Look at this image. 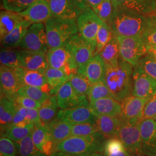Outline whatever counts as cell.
I'll list each match as a JSON object with an SVG mask.
<instances>
[{
	"instance_id": "4fadbf2b",
	"label": "cell",
	"mask_w": 156,
	"mask_h": 156,
	"mask_svg": "<svg viewBox=\"0 0 156 156\" xmlns=\"http://www.w3.org/2000/svg\"><path fill=\"white\" fill-rule=\"evenodd\" d=\"M156 93V79L134 68L132 95L143 98H150Z\"/></svg>"
},
{
	"instance_id": "9a60e30c",
	"label": "cell",
	"mask_w": 156,
	"mask_h": 156,
	"mask_svg": "<svg viewBox=\"0 0 156 156\" xmlns=\"http://www.w3.org/2000/svg\"><path fill=\"white\" fill-rule=\"evenodd\" d=\"M113 9H123L146 16L156 15V0H111Z\"/></svg>"
},
{
	"instance_id": "277c9868",
	"label": "cell",
	"mask_w": 156,
	"mask_h": 156,
	"mask_svg": "<svg viewBox=\"0 0 156 156\" xmlns=\"http://www.w3.org/2000/svg\"><path fill=\"white\" fill-rule=\"evenodd\" d=\"M49 49L66 46L68 42L78 33L76 22L51 17L45 23Z\"/></svg>"
},
{
	"instance_id": "3957f363",
	"label": "cell",
	"mask_w": 156,
	"mask_h": 156,
	"mask_svg": "<svg viewBox=\"0 0 156 156\" xmlns=\"http://www.w3.org/2000/svg\"><path fill=\"white\" fill-rule=\"evenodd\" d=\"M106 140L99 132L87 136H70L57 145L55 151L76 156H91L95 153H104Z\"/></svg>"
},
{
	"instance_id": "ac0fdd59",
	"label": "cell",
	"mask_w": 156,
	"mask_h": 156,
	"mask_svg": "<svg viewBox=\"0 0 156 156\" xmlns=\"http://www.w3.org/2000/svg\"><path fill=\"white\" fill-rule=\"evenodd\" d=\"M49 2L52 17L76 21L81 13L73 0H49Z\"/></svg>"
},
{
	"instance_id": "d6a6232c",
	"label": "cell",
	"mask_w": 156,
	"mask_h": 156,
	"mask_svg": "<svg viewBox=\"0 0 156 156\" xmlns=\"http://www.w3.org/2000/svg\"><path fill=\"white\" fill-rule=\"evenodd\" d=\"M0 62L1 65L11 68L21 67L20 49H17V48H1Z\"/></svg>"
},
{
	"instance_id": "681fc988",
	"label": "cell",
	"mask_w": 156,
	"mask_h": 156,
	"mask_svg": "<svg viewBox=\"0 0 156 156\" xmlns=\"http://www.w3.org/2000/svg\"><path fill=\"white\" fill-rule=\"evenodd\" d=\"M147 55L151 56L156 61V45H147Z\"/></svg>"
},
{
	"instance_id": "8d00e7d4",
	"label": "cell",
	"mask_w": 156,
	"mask_h": 156,
	"mask_svg": "<svg viewBox=\"0 0 156 156\" xmlns=\"http://www.w3.org/2000/svg\"><path fill=\"white\" fill-rule=\"evenodd\" d=\"M104 153L105 156H129L123 142L117 138H111L107 140Z\"/></svg>"
},
{
	"instance_id": "52a82bcc",
	"label": "cell",
	"mask_w": 156,
	"mask_h": 156,
	"mask_svg": "<svg viewBox=\"0 0 156 156\" xmlns=\"http://www.w3.org/2000/svg\"><path fill=\"white\" fill-rule=\"evenodd\" d=\"M66 47L78 65V73L84 75L87 63L94 56V46L78 33L68 42Z\"/></svg>"
},
{
	"instance_id": "5bb4252c",
	"label": "cell",
	"mask_w": 156,
	"mask_h": 156,
	"mask_svg": "<svg viewBox=\"0 0 156 156\" xmlns=\"http://www.w3.org/2000/svg\"><path fill=\"white\" fill-rule=\"evenodd\" d=\"M56 117L73 126L82 123H95L96 116L89 106H84L69 109H61L58 112Z\"/></svg>"
},
{
	"instance_id": "d590c367",
	"label": "cell",
	"mask_w": 156,
	"mask_h": 156,
	"mask_svg": "<svg viewBox=\"0 0 156 156\" xmlns=\"http://www.w3.org/2000/svg\"><path fill=\"white\" fill-rule=\"evenodd\" d=\"M69 82L78 94L87 97L92 83L85 75L79 73H75L71 78Z\"/></svg>"
},
{
	"instance_id": "5b68a950",
	"label": "cell",
	"mask_w": 156,
	"mask_h": 156,
	"mask_svg": "<svg viewBox=\"0 0 156 156\" xmlns=\"http://www.w3.org/2000/svg\"><path fill=\"white\" fill-rule=\"evenodd\" d=\"M139 120H122L116 138L120 140L129 154L144 156L142 149Z\"/></svg>"
},
{
	"instance_id": "f6af8a7d",
	"label": "cell",
	"mask_w": 156,
	"mask_h": 156,
	"mask_svg": "<svg viewBox=\"0 0 156 156\" xmlns=\"http://www.w3.org/2000/svg\"><path fill=\"white\" fill-rule=\"evenodd\" d=\"M92 9L103 22L106 23L109 22L113 9L111 0H104Z\"/></svg>"
},
{
	"instance_id": "9c48e42d",
	"label": "cell",
	"mask_w": 156,
	"mask_h": 156,
	"mask_svg": "<svg viewBox=\"0 0 156 156\" xmlns=\"http://www.w3.org/2000/svg\"><path fill=\"white\" fill-rule=\"evenodd\" d=\"M76 22L78 33L95 47L97 34L104 22L89 6L81 11Z\"/></svg>"
},
{
	"instance_id": "7c38bea8",
	"label": "cell",
	"mask_w": 156,
	"mask_h": 156,
	"mask_svg": "<svg viewBox=\"0 0 156 156\" xmlns=\"http://www.w3.org/2000/svg\"><path fill=\"white\" fill-rule=\"evenodd\" d=\"M142 149L144 156H156V122L153 119H142L139 122Z\"/></svg>"
},
{
	"instance_id": "ab89813d",
	"label": "cell",
	"mask_w": 156,
	"mask_h": 156,
	"mask_svg": "<svg viewBox=\"0 0 156 156\" xmlns=\"http://www.w3.org/2000/svg\"><path fill=\"white\" fill-rule=\"evenodd\" d=\"M18 94L28 97L29 98L37 101L42 104L48 100L51 95L39 88L29 86H24L21 87L17 91Z\"/></svg>"
},
{
	"instance_id": "bcb514c9",
	"label": "cell",
	"mask_w": 156,
	"mask_h": 156,
	"mask_svg": "<svg viewBox=\"0 0 156 156\" xmlns=\"http://www.w3.org/2000/svg\"><path fill=\"white\" fill-rule=\"evenodd\" d=\"M15 143L9 138L1 136L0 139V156H16L17 151Z\"/></svg>"
},
{
	"instance_id": "836d02e7",
	"label": "cell",
	"mask_w": 156,
	"mask_h": 156,
	"mask_svg": "<svg viewBox=\"0 0 156 156\" xmlns=\"http://www.w3.org/2000/svg\"><path fill=\"white\" fill-rule=\"evenodd\" d=\"M15 144L17 147V156H47L34 145L31 134Z\"/></svg>"
},
{
	"instance_id": "b9f144b4",
	"label": "cell",
	"mask_w": 156,
	"mask_h": 156,
	"mask_svg": "<svg viewBox=\"0 0 156 156\" xmlns=\"http://www.w3.org/2000/svg\"><path fill=\"white\" fill-rule=\"evenodd\" d=\"M134 68L156 79V61L151 56H144Z\"/></svg>"
},
{
	"instance_id": "f35d334b",
	"label": "cell",
	"mask_w": 156,
	"mask_h": 156,
	"mask_svg": "<svg viewBox=\"0 0 156 156\" xmlns=\"http://www.w3.org/2000/svg\"><path fill=\"white\" fill-rule=\"evenodd\" d=\"M34 128L22 127L16 125L11 124L4 130L5 133L2 134V136H6L15 143H17L31 134Z\"/></svg>"
},
{
	"instance_id": "8992f818",
	"label": "cell",
	"mask_w": 156,
	"mask_h": 156,
	"mask_svg": "<svg viewBox=\"0 0 156 156\" xmlns=\"http://www.w3.org/2000/svg\"><path fill=\"white\" fill-rule=\"evenodd\" d=\"M120 44V57L124 61L135 67L147 53V45L140 35L117 37Z\"/></svg>"
},
{
	"instance_id": "f546056e",
	"label": "cell",
	"mask_w": 156,
	"mask_h": 156,
	"mask_svg": "<svg viewBox=\"0 0 156 156\" xmlns=\"http://www.w3.org/2000/svg\"><path fill=\"white\" fill-rule=\"evenodd\" d=\"M58 105L56 95H51L44 102L38 109L39 119L41 125L45 126L56 118L58 113Z\"/></svg>"
},
{
	"instance_id": "c3c4849f",
	"label": "cell",
	"mask_w": 156,
	"mask_h": 156,
	"mask_svg": "<svg viewBox=\"0 0 156 156\" xmlns=\"http://www.w3.org/2000/svg\"><path fill=\"white\" fill-rule=\"evenodd\" d=\"M156 117V93L148 100L145 105L142 119H154Z\"/></svg>"
},
{
	"instance_id": "484cf974",
	"label": "cell",
	"mask_w": 156,
	"mask_h": 156,
	"mask_svg": "<svg viewBox=\"0 0 156 156\" xmlns=\"http://www.w3.org/2000/svg\"><path fill=\"white\" fill-rule=\"evenodd\" d=\"M106 71V64L102 58L97 55L93 56L87 63L84 75L91 83L104 80Z\"/></svg>"
},
{
	"instance_id": "cb8c5ba5",
	"label": "cell",
	"mask_w": 156,
	"mask_h": 156,
	"mask_svg": "<svg viewBox=\"0 0 156 156\" xmlns=\"http://www.w3.org/2000/svg\"><path fill=\"white\" fill-rule=\"evenodd\" d=\"M122 119L119 116H96L95 124L98 131L106 139L116 138Z\"/></svg>"
},
{
	"instance_id": "7a4b0ae2",
	"label": "cell",
	"mask_w": 156,
	"mask_h": 156,
	"mask_svg": "<svg viewBox=\"0 0 156 156\" xmlns=\"http://www.w3.org/2000/svg\"><path fill=\"white\" fill-rule=\"evenodd\" d=\"M147 17L128 10L113 9L107 23L116 37L141 36Z\"/></svg>"
},
{
	"instance_id": "ffe728a7",
	"label": "cell",
	"mask_w": 156,
	"mask_h": 156,
	"mask_svg": "<svg viewBox=\"0 0 156 156\" xmlns=\"http://www.w3.org/2000/svg\"><path fill=\"white\" fill-rule=\"evenodd\" d=\"M89 106L95 116L106 115L120 117L122 112V103L112 97L90 101Z\"/></svg>"
},
{
	"instance_id": "74e56055",
	"label": "cell",
	"mask_w": 156,
	"mask_h": 156,
	"mask_svg": "<svg viewBox=\"0 0 156 156\" xmlns=\"http://www.w3.org/2000/svg\"><path fill=\"white\" fill-rule=\"evenodd\" d=\"M142 38L147 45H156V15L147 17Z\"/></svg>"
},
{
	"instance_id": "7bdbcfd3",
	"label": "cell",
	"mask_w": 156,
	"mask_h": 156,
	"mask_svg": "<svg viewBox=\"0 0 156 156\" xmlns=\"http://www.w3.org/2000/svg\"><path fill=\"white\" fill-rule=\"evenodd\" d=\"M5 10L20 13L27 9L37 0H1Z\"/></svg>"
},
{
	"instance_id": "30bf717a",
	"label": "cell",
	"mask_w": 156,
	"mask_h": 156,
	"mask_svg": "<svg viewBox=\"0 0 156 156\" xmlns=\"http://www.w3.org/2000/svg\"><path fill=\"white\" fill-rule=\"evenodd\" d=\"M21 49L46 53L49 49L45 23H33L18 47Z\"/></svg>"
},
{
	"instance_id": "83f0119b",
	"label": "cell",
	"mask_w": 156,
	"mask_h": 156,
	"mask_svg": "<svg viewBox=\"0 0 156 156\" xmlns=\"http://www.w3.org/2000/svg\"><path fill=\"white\" fill-rule=\"evenodd\" d=\"M45 126L56 146L71 135L72 125L61 121L57 117Z\"/></svg>"
},
{
	"instance_id": "6da1fadb",
	"label": "cell",
	"mask_w": 156,
	"mask_h": 156,
	"mask_svg": "<svg viewBox=\"0 0 156 156\" xmlns=\"http://www.w3.org/2000/svg\"><path fill=\"white\" fill-rule=\"evenodd\" d=\"M133 73L134 67L124 61L121 57L117 64H106L104 81L109 90L112 98L122 103L132 95Z\"/></svg>"
},
{
	"instance_id": "603a6c76",
	"label": "cell",
	"mask_w": 156,
	"mask_h": 156,
	"mask_svg": "<svg viewBox=\"0 0 156 156\" xmlns=\"http://www.w3.org/2000/svg\"><path fill=\"white\" fill-rule=\"evenodd\" d=\"M31 138L35 146L46 156H50L55 151L56 145L46 126H35Z\"/></svg>"
},
{
	"instance_id": "7402d4cb",
	"label": "cell",
	"mask_w": 156,
	"mask_h": 156,
	"mask_svg": "<svg viewBox=\"0 0 156 156\" xmlns=\"http://www.w3.org/2000/svg\"><path fill=\"white\" fill-rule=\"evenodd\" d=\"M20 13L33 23H45L52 17L49 0H37L27 9Z\"/></svg>"
},
{
	"instance_id": "ee69618b",
	"label": "cell",
	"mask_w": 156,
	"mask_h": 156,
	"mask_svg": "<svg viewBox=\"0 0 156 156\" xmlns=\"http://www.w3.org/2000/svg\"><path fill=\"white\" fill-rule=\"evenodd\" d=\"M97 132L98 131L95 123H82L72 126L71 136H87Z\"/></svg>"
},
{
	"instance_id": "db71d44e",
	"label": "cell",
	"mask_w": 156,
	"mask_h": 156,
	"mask_svg": "<svg viewBox=\"0 0 156 156\" xmlns=\"http://www.w3.org/2000/svg\"><path fill=\"white\" fill-rule=\"evenodd\" d=\"M91 156H105L104 153H95Z\"/></svg>"
},
{
	"instance_id": "2e32d148",
	"label": "cell",
	"mask_w": 156,
	"mask_h": 156,
	"mask_svg": "<svg viewBox=\"0 0 156 156\" xmlns=\"http://www.w3.org/2000/svg\"><path fill=\"white\" fill-rule=\"evenodd\" d=\"M1 94L13 98L18 90L22 87L15 68L1 64L0 66Z\"/></svg>"
},
{
	"instance_id": "7dc6e473",
	"label": "cell",
	"mask_w": 156,
	"mask_h": 156,
	"mask_svg": "<svg viewBox=\"0 0 156 156\" xmlns=\"http://www.w3.org/2000/svg\"><path fill=\"white\" fill-rule=\"evenodd\" d=\"M13 100L18 105L28 109H39L42 105L41 103L28 97L23 96L18 94H16L13 97Z\"/></svg>"
},
{
	"instance_id": "44dd1931",
	"label": "cell",
	"mask_w": 156,
	"mask_h": 156,
	"mask_svg": "<svg viewBox=\"0 0 156 156\" xmlns=\"http://www.w3.org/2000/svg\"><path fill=\"white\" fill-rule=\"evenodd\" d=\"M21 67L28 70L45 72L49 68L46 53L20 49Z\"/></svg>"
},
{
	"instance_id": "e0dca14e",
	"label": "cell",
	"mask_w": 156,
	"mask_h": 156,
	"mask_svg": "<svg viewBox=\"0 0 156 156\" xmlns=\"http://www.w3.org/2000/svg\"><path fill=\"white\" fill-rule=\"evenodd\" d=\"M149 99L140 98L133 95L126 98L122 102L120 119L123 120H142L145 105Z\"/></svg>"
},
{
	"instance_id": "4316f807",
	"label": "cell",
	"mask_w": 156,
	"mask_h": 156,
	"mask_svg": "<svg viewBox=\"0 0 156 156\" xmlns=\"http://www.w3.org/2000/svg\"><path fill=\"white\" fill-rule=\"evenodd\" d=\"M24 19L25 18L20 13L8 10L1 11L0 39H3Z\"/></svg>"
},
{
	"instance_id": "f907efd6",
	"label": "cell",
	"mask_w": 156,
	"mask_h": 156,
	"mask_svg": "<svg viewBox=\"0 0 156 156\" xmlns=\"http://www.w3.org/2000/svg\"><path fill=\"white\" fill-rule=\"evenodd\" d=\"M75 4L78 6V8L82 11L86 7H87V4L86 0H73Z\"/></svg>"
},
{
	"instance_id": "1f68e13d",
	"label": "cell",
	"mask_w": 156,
	"mask_h": 156,
	"mask_svg": "<svg viewBox=\"0 0 156 156\" xmlns=\"http://www.w3.org/2000/svg\"><path fill=\"white\" fill-rule=\"evenodd\" d=\"M98 55L106 64L112 66L117 64L120 57V44L117 37L114 35Z\"/></svg>"
},
{
	"instance_id": "d4e9b609",
	"label": "cell",
	"mask_w": 156,
	"mask_h": 156,
	"mask_svg": "<svg viewBox=\"0 0 156 156\" xmlns=\"http://www.w3.org/2000/svg\"><path fill=\"white\" fill-rule=\"evenodd\" d=\"M16 112V104L13 98L1 94L0 124L3 131L11 124Z\"/></svg>"
},
{
	"instance_id": "f5cc1de1",
	"label": "cell",
	"mask_w": 156,
	"mask_h": 156,
	"mask_svg": "<svg viewBox=\"0 0 156 156\" xmlns=\"http://www.w3.org/2000/svg\"><path fill=\"white\" fill-rule=\"evenodd\" d=\"M50 156H79L76 155H73L71 154L67 153L65 152H62L60 151H54Z\"/></svg>"
},
{
	"instance_id": "8fae6325",
	"label": "cell",
	"mask_w": 156,
	"mask_h": 156,
	"mask_svg": "<svg viewBox=\"0 0 156 156\" xmlns=\"http://www.w3.org/2000/svg\"><path fill=\"white\" fill-rule=\"evenodd\" d=\"M56 96L58 105L61 109H69L89 105L87 97L78 94L73 89L69 81L62 86Z\"/></svg>"
},
{
	"instance_id": "e575fe53",
	"label": "cell",
	"mask_w": 156,
	"mask_h": 156,
	"mask_svg": "<svg viewBox=\"0 0 156 156\" xmlns=\"http://www.w3.org/2000/svg\"><path fill=\"white\" fill-rule=\"evenodd\" d=\"M114 36L110 26L106 22H103L99 29L95 39L94 56L100 53L105 45Z\"/></svg>"
},
{
	"instance_id": "ba28073f",
	"label": "cell",
	"mask_w": 156,
	"mask_h": 156,
	"mask_svg": "<svg viewBox=\"0 0 156 156\" xmlns=\"http://www.w3.org/2000/svg\"><path fill=\"white\" fill-rule=\"evenodd\" d=\"M46 58L49 67L62 70L70 78L78 73V65L66 46L49 49Z\"/></svg>"
},
{
	"instance_id": "816d5d0a",
	"label": "cell",
	"mask_w": 156,
	"mask_h": 156,
	"mask_svg": "<svg viewBox=\"0 0 156 156\" xmlns=\"http://www.w3.org/2000/svg\"><path fill=\"white\" fill-rule=\"evenodd\" d=\"M87 4L88 6L93 8L95 6L98 5L100 4L101 2H102L104 0H86Z\"/></svg>"
},
{
	"instance_id": "f1b7e54d",
	"label": "cell",
	"mask_w": 156,
	"mask_h": 156,
	"mask_svg": "<svg viewBox=\"0 0 156 156\" xmlns=\"http://www.w3.org/2000/svg\"><path fill=\"white\" fill-rule=\"evenodd\" d=\"M33 23L25 19L10 33L1 40V46L4 48H18L27 29Z\"/></svg>"
},
{
	"instance_id": "11a10c76",
	"label": "cell",
	"mask_w": 156,
	"mask_h": 156,
	"mask_svg": "<svg viewBox=\"0 0 156 156\" xmlns=\"http://www.w3.org/2000/svg\"><path fill=\"white\" fill-rule=\"evenodd\" d=\"M154 120H156V117H155V118H154Z\"/></svg>"
},
{
	"instance_id": "4dcf8cb0",
	"label": "cell",
	"mask_w": 156,
	"mask_h": 156,
	"mask_svg": "<svg viewBox=\"0 0 156 156\" xmlns=\"http://www.w3.org/2000/svg\"><path fill=\"white\" fill-rule=\"evenodd\" d=\"M45 75L50 88V95H56L58 90L71 78L62 70L49 67L45 71Z\"/></svg>"
},
{
	"instance_id": "60d3db41",
	"label": "cell",
	"mask_w": 156,
	"mask_h": 156,
	"mask_svg": "<svg viewBox=\"0 0 156 156\" xmlns=\"http://www.w3.org/2000/svg\"><path fill=\"white\" fill-rule=\"evenodd\" d=\"M108 97H112V96L104 80L92 83L87 95L89 102Z\"/></svg>"
},
{
	"instance_id": "d6986e66",
	"label": "cell",
	"mask_w": 156,
	"mask_h": 156,
	"mask_svg": "<svg viewBox=\"0 0 156 156\" xmlns=\"http://www.w3.org/2000/svg\"><path fill=\"white\" fill-rule=\"evenodd\" d=\"M22 86H29L39 88L50 94V88L48 84L45 72L28 70L22 67L15 68Z\"/></svg>"
}]
</instances>
